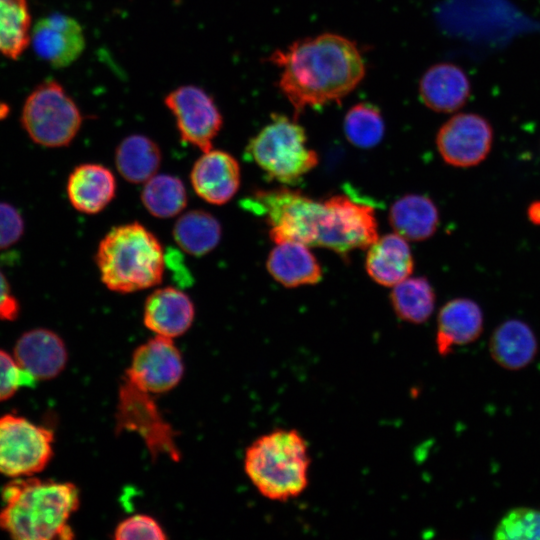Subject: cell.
<instances>
[{
    "label": "cell",
    "mask_w": 540,
    "mask_h": 540,
    "mask_svg": "<svg viewBox=\"0 0 540 540\" xmlns=\"http://www.w3.org/2000/svg\"><path fill=\"white\" fill-rule=\"evenodd\" d=\"M253 206L265 216L275 244L298 242L347 256L378 238L373 208L346 195L317 201L284 187L258 191Z\"/></svg>",
    "instance_id": "obj_1"
},
{
    "label": "cell",
    "mask_w": 540,
    "mask_h": 540,
    "mask_svg": "<svg viewBox=\"0 0 540 540\" xmlns=\"http://www.w3.org/2000/svg\"><path fill=\"white\" fill-rule=\"evenodd\" d=\"M270 60L280 68L279 87L296 115L339 102L358 86L366 70L355 43L334 33L298 40L275 51Z\"/></svg>",
    "instance_id": "obj_2"
},
{
    "label": "cell",
    "mask_w": 540,
    "mask_h": 540,
    "mask_svg": "<svg viewBox=\"0 0 540 540\" xmlns=\"http://www.w3.org/2000/svg\"><path fill=\"white\" fill-rule=\"evenodd\" d=\"M0 529L17 540L71 539V515L78 509V488L69 482L25 476L8 482L1 492Z\"/></svg>",
    "instance_id": "obj_3"
},
{
    "label": "cell",
    "mask_w": 540,
    "mask_h": 540,
    "mask_svg": "<svg viewBox=\"0 0 540 540\" xmlns=\"http://www.w3.org/2000/svg\"><path fill=\"white\" fill-rule=\"evenodd\" d=\"M95 262L111 291L133 293L161 283L165 256L158 238L138 222L112 228L100 241Z\"/></svg>",
    "instance_id": "obj_4"
},
{
    "label": "cell",
    "mask_w": 540,
    "mask_h": 540,
    "mask_svg": "<svg viewBox=\"0 0 540 540\" xmlns=\"http://www.w3.org/2000/svg\"><path fill=\"white\" fill-rule=\"evenodd\" d=\"M310 456L306 440L293 429L274 430L246 449L244 470L258 492L273 501H288L309 484Z\"/></svg>",
    "instance_id": "obj_5"
},
{
    "label": "cell",
    "mask_w": 540,
    "mask_h": 540,
    "mask_svg": "<svg viewBox=\"0 0 540 540\" xmlns=\"http://www.w3.org/2000/svg\"><path fill=\"white\" fill-rule=\"evenodd\" d=\"M247 154L269 178L295 185L318 164L304 128L285 115H273L249 142Z\"/></svg>",
    "instance_id": "obj_6"
},
{
    "label": "cell",
    "mask_w": 540,
    "mask_h": 540,
    "mask_svg": "<svg viewBox=\"0 0 540 540\" xmlns=\"http://www.w3.org/2000/svg\"><path fill=\"white\" fill-rule=\"evenodd\" d=\"M21 124L34 143L60 148L74 140L82 124V115L62 85L55 80H47L26 98Z\"/></svg>",
    "instance_id": "obj_7"
},
{
    "label": "cell",
    "mask_w": 540,
    "mask_h": 540,
    "mask_svg": "<svg viewBox=\"0 0 540 540\" xmlns=\"http://www.w3.org/2000/svg\"><path fill=\"white\" fill-rule=\"evenodd\" d=\"M116 430L137 433L153 459L165 455L179 461L181 452L176 432L167 422L153 394L145 392L124 378L119 388L116 409Z\"/></svg>",
    "instance_id": "obj_8"
},
{
    "label": "cell",
    "mask_w": 540,
    "mask_h": 540,
    "mask_svg": "<svg viewBox=\"0 0 540 540\" xmlns=\"http://www.w3.org/2000/svg\"><path fill=\"white\" fill-rule=\"evenodd\" d=\"M54 433L29 420L0 416V474L17 478L41 472L53 456Z\"/></svg>",
    "instance_id": "obj_9"
},
{
    "label": "cell",
    "mask_w": 540,
    "mask_h": 540,
    "mask_svg": "<svg viewBox=\"0 0 540 540\" xmlns=\"http://www.w3.org/2000/svg\"><path fill=\"white\" fill-rule=\"evenodd\" d=\"M494 130L490 121L473 112L450 117L439 128L436 147L443 161L457 168L481 164L490 154Z\"/></svg>",
    "instance_id": "obj_10"
},
{
    "label": "cell",
    "mask_w": 540,
    "mask_h": 540,
    "mask_svg": "<svg viewBox=\"0 0 540 540\" xmlns=\"http://www.w3.org/2000/svg\"><path fill=\"white\" fill-rule=\"evenodd\" d=\"M175 118L181 140L206 152L223 125L222 115L213 98L202 88L183 85L164 100Z\"/></svg>",
    "instance_id": "obj_11"
},
{
    "label": "cell",
    "mask_w": 540,
    "mask_h": 540,
    "mask_svg": "<svg viewBox=\"0 0 540 540\" xmlns=\"http://www.w3.org/2000/svg\"><path fill=\"white\" fill-rule=\"evenodd\" d=\"M183 374V358L173 339L155 335L135 349L125 378L154 395L175 388Z\"/></svg>",
    "instance_id": "obj_12"
},
{
    "label": "cell",
    "mask_w": 540,
    "mask_h": 540,
    "mask_svg": "<svg viewBox=\"0 0 540 540\" xmlns=\"http://www.w3.org/2000/svg\"><path fill=\"white\" fill-rule=\"evenodd\" d=\"M35 53L54 68L75 62L85 48V35L79 22L65 14L54 13L40 18L31 29Z\"/></svg>",
    "instance_id": "obj_13"
},
{
    "label": "cell",
    "mask_w": 540,
    "mask_h": 540,
    "mask_svg": "<svg viewBox=\"0 0 540 540\" xmlns=\"http://www.w3.org/2000/svg\"><path fill=\"white\" fill-rule=\"evenodd\" d=\"M240 172L238 161L230 153L212 148L196 160L190 181L201 199L213 205H223L237 193Z\"/></svg>",
    "instance_id": "obj_14"
},
{
    "label": "cell",
    "mask_w": 540,
    "mask_h": 540,
    "mask_svg": "<svg viewBox=\"0 0 540 540\" xmlns=\"http://www.w3.org/2000/svg\"><path fill=\"white\" fill-rule=\"evenodd\" d=\"M14 358L36 381H43L55 378L64 370L68 353L58 334L46 328H35L19 337Z\"/></svg>",
    "instance_id": "obj_15"
},
{
    "label": "cell",
    "mask_w": 540,
    "mask_h": 540,
    "mask_svg": "<svg viewBox=\"0 0 540 540\" xmlns=\"http://www.w3.org/2000/svg\"><path fill=\"white\" fill-rule=\"evenodd\" d=\"M419 94L429 109L452 113L469 100L471 82L460 66L451 62H440L429 67L422 75Z\"/></svg>",
    "instance_id": "obj_16"
},
{
    "label": "cell",
    "mask_w": 540,
    "mask_h": 540,
    "mask_svg": "<svg viewBox=\"0 0 540 540\" xmlns=\"http://www.w3.org/2000/svg\"><path fill=\"white\" fill-rule=\"evenodd\" d=\"M195 307L191 298L175 287L154 290L146 299L143 309L144 325L155 335L175 338L191 327Z\"/></svg>",
    "instance_id": "obj_17"
},
{
    "label": "cell",
    "mask_w": 540,
    "mask_h": 540,
    "mask_svg": "<svg viewBox=\"0 0 540 540\" xmlns=\"http://www.w3.org/2000/svg\"><path fill=\"white\" fill-rule=\"evenodd\" d=\"M484 317L481 307L469 298H455L439 310L436 328V348L447 356L455 347L471 344L482 331Z\"/></svg>",
    "instance_id": "obj_18"
},
{
    "label": "cell",
    "mask_w": 540,
    "mask_h": 540,
    "mask_svg": "<svg viewBox=\"0 0 540 540\" xmlns=\"http://www.w3.org/2000/svg\"><path fill=\"white\" fill-rule=\"evenodd\" d=\"M116 180L110 169L96 163L76 166L70 173L66 191L70 204L84 214H97L113 200Z\"/></svg>",
    "instance_id": "obj_19"
},
{
    "label": "cell",
    "mask_w": 540,
    "mask_h": 540,
    "mask_svg": "<svg viewBox=\"0 0 540 540\" xmlns=\"http://www.w3.org/2000/svg\"><path fill=\"white\" fill-rule=\"evenodd\" d=\"M367 249L365 268L376 283L393 287L412 274L413 255L407 240L399 234L378 237Z\"/></svg>",
    "instance_id": "obj_20"
},
{
    "label": "cell",
    "mask_w": 540,
    "mask_h": 540,
    "mask_svg": "<svg viewBox=\"0 0 540 540\" xmlns=\"http://www.w3.org/2000/svg\"><path fill=\"white\" fill-rule=\"evenodd\" d=\"M266 268L275 281L288 288L314 285L322 279L318 260L307 245L298 242L276 244Z\"/></svg>",
    "instance_id": "obj_21"
},
{
    "label": "cell",
    "mask_w": 540,
    "mask_h": 540,
    "mask_svg": "<svg viewBox=\"0 0 540 540\" xmlns=\"http://www.w3.org/2000/svg\"><path fill=\"white\" fill-rule=\"evenodd\" d=\"M538 350L537 338L522 320L509 319L499 324L489 341L492 359L508 370H520L529 365Z\"/></svg>",
    "instance_id": "obj_22"
},
{
    "label": "cell",
    "mask_w": 540,
    "mask_h": 540,
    "mask_svg": "<svg viewBox=\"0 0 540 540\" xmlns=\"http://www.w3.org/2000/svg\"><path fill=\"white\" fill-rule=\"evenodd\" d=\"M439 220L435 203L420 194L399 198L389 211V222L395 233L410 241H422L433 236Z\"/></svg>",
    "instance_id": "obj_23"
},
{
    "label": "cell",
    "mask_w": 540,
    "mask_h": 540,
    "mask_svg": "<svg viewBox=\"0 0 540 540\" xmlns=\"http://www.w3.org/2000/svg\"><path fill=\"white\" fill-rule=\"evenodd\" d=\"M161 160L159 146L144 135H130L124 138L116 148V168L119 174L131 183H145L156 175Z\"/></svg>",
    "instance_id": "obj_24"
},
{
    "label": "cell",
    "mask_w": 540,
    "mask_h": 540,
    "mask_svg": "<svg viewBox=\"0 0 540 540\" xmlns=\"http://www.w3.org/2000/svg\"><path fill=\"white\" fill-rule=\"evenodd\" d=\"M221 236L220 222L204 210H191L182 214L173 227L175 242L193 256H203L214 250Z\"/></svg>",
    "instance_id": "obj_25"
},
{
    "label": "cell",
    "mask_w": 540,
    "mask_h": 540,
    "mask_svg": "<svg viewBox=\"0 0 540 540\" xmlns=\"http://www.w3.org/2000/svg\"><path fill=\"white\" fill-rule=\"evenodd\" d=\"M390 301L398 318L411 324H422L432 315L436 296L425 277H408L392 287Z\"/></svg>",
    "instance_id": "obj_26"
},
{
    "label": "cell",
    "mask_w": 540,
    "mask_h": 540,
    "mask_svg": "<svg viewBox=\"0 0 540 540\" xmlns=\"http://www.w3.org/2000/svg\"><path fill=\"white\" fill-rule=\"evenodd\" d=\"M27 0H0V55L17 60L31 40Z\"/></svg>",
    "instance_id": "obj_27"
},
{
    "label": "cell",
    "mask_w": 540,
    "mask_h": 540,
    "mask_svg": "<svg viewBox=\"0 0 540 540\" xmlns=\"http://www.w3.org/2000/svg\"><path fill=\"white\" fill-rule=\"evenodd\" d=\"M141 201L151 215L166 219L181 213L188 198L181 179L169 174H156L144 183Z\"/></svg>",
    "instance_id": "obj_28"
},
{
    "label": "cell",
    "mask_w": 540,
    "mask_h": 540,
    "mask_svg": "<svg viewBox=\"0 0 540 540\" xmlns=\"http://www.w3.org/2000/svg\"><path fill=\"white\" fill-rule=\"evenodd\" d=\"M343 130L352 145L367 149L380 143L384 136L385 123L376 106L361 102L352 106L346 113Z\"/></svg>",
    "instance_id": "obj_29"
},
{
    "label": "cell",
    "mask_w": 540,
    "mask_h": 540,
    "mask_svg": "<svg viewBox=\"0 0 540 540\" xmlns=\"http://www.w3.org/2000/svg\"><path fill=\"white\" fill-rule=\"evenodd\" d=\"M493 538L540 540V509L518 507L508 511L496 526Z\"/></svg>",
    "instance_id": "obj_30"
},
{
    "label": "cell",
    "mask_w": 540,
    "mask_h": 540,
    "mask_svg": "<svg viewBox=\"0 0 540 540\" xmlns=\"http://www.w3.org/2000/svg\"><path fill=\"white\" fill-rule=\"evenodd\" d=\"M117 540H164L165 531L159 522L146 514H136L122 520L114 530Z\"/></svg>",
    "instance_id": "obj_31"
},
{
    "label": "cell",
    "mask_w": 540,
    "mask_h": 540,
    "mask_svg": "<svg viewBox=\"0 0 540 540\" xmlns=\"http://www.w3.org/2000/svg\"><path fill=\"white\" fill-rule=\"evenodd\" d=\"M35 378L15 358L0 349V401L12 397L21 387H34Z\"/></svg>",
    "instance_id": "obj_32"
},
{
    "label": "cell",
    "mask_w": 540,
    "mask_h": 540,
    "mask_svg": "<svg viewBox=\"0 0 540 540\" xmlns=\"http://www.w3.org/2000/svg\"><path fill=\"white\" fill-rule=\"evenodd\" d=\"M25 223L20 211L10 203L0 202V250L20 241Z\"/></svg>",
    "instance_id": "obj_33"
},
{
    "label": "cell",
    "mask_w": 540,
    "mask_h": 540,
    "mask_svg": "<svg viewBox=\"0 0 540 540\" xmlns=\"http://www.w3.org/2000/svg\"><path fill=\"white\" fill-rule=\"evenodd\" d=\"M19 313V301L13 294L5 274L0 270V320L14 321Z\"/></svg>",
    "instance_id": "obj_34"
},
{
    "label": "cell",
    "mask_w": 540,
    "mask_h": 540,
    "mask_svg": "<svg viewBox=\"0 0 540 540\" xmlns=\"http://www.w3.org/2000/svg\"><path fill=\"white\" fill-rule=\"evenodd\" d=\"M526 216L531 224L540 226V200H535L529 204Z\"/></svg>",
    "instance_id": "obj_35"
}]
</instances>
